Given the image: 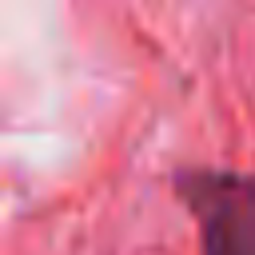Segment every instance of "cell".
I'll list each match as a JSON object with an SVG mask.
<instances>
[{
	"instance_id": "6da1fadb",
	"label": "cell",
	"mask_w": 255,
	"mask_h": 255,
	"mask_svg": "<svg viewBox=\"0 0 255 255\" xmlns=\"http://www.w3.org/2000/svg\"><path fill=\"white\" fill-rule=\"evenodd\" d=\"M175 191L199 227L203 255H255V179L239 171H179Z\"/></svg>"
}]
</instances>
